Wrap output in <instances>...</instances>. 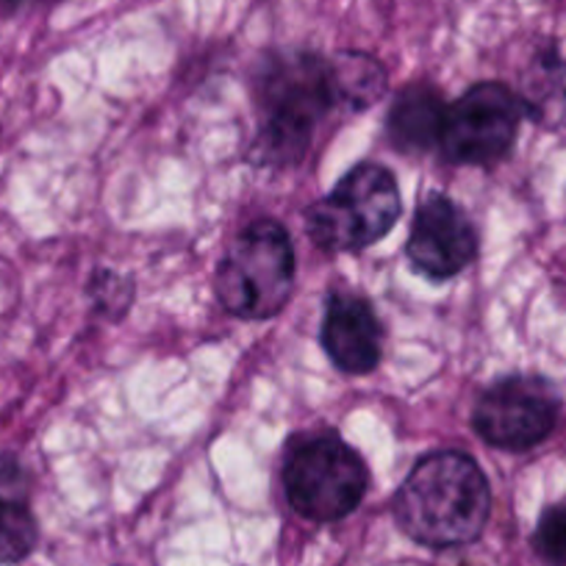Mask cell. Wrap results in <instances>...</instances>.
<instances>
[{"label":"cell","mask_w":566,"mask_h":566,"mask_svg":"<svg viewBox=\"0 0 566 566\" xmlns=\"http://www.w3.org/2000/svg\"><path fill=\"white\" fill-rule=\"evenodd\" d=\"M345 53L323 59L317 53H283L261 73V156L277 165L301 161L312 148L319 123L334 108H361L350 90Z\"/></svg>","instance_id":"6da1fadb"},{"label":"cell","mask_w":566,"mask_h":566,"mask_svg":"<svg viewBox=\"0 0 566 566\" xmlns=\"http://www.w3.org/2000/svg\"><path fill=\"white\" fill-rule=\"evenodd\" d=\"M391 505L406 536L448 549L481 536L492 514V489L472 455L439 450L417 461Z\"/></svg>","instance_id":"7a4b0ae2"},{"label":"cell","mask_w":566,"mask_h":566,"mask_svg":"<svg viewBox=\"0 0 566 566\" xmlns=\"http://www.w3.org/2000/svg\"><path fill=\"white\" fill-rule=\"evenodd\" d=\"M295 286V248L277 222L259 220L228 248L214 277L217 301L242 319H266L281 312Z\"/></svg>","instance_id":"3957f363"},{"label":"cell","mask_w":566,"mask_h":566,"mask_svg":"<svg viewBox=\"0 0 566 566\" xmlns=\"http://www.w3.org/2000/svg\"><path fill=\"white\" fill-rule=\"evenodd\" d=\"M400 217L397 181L384 165H358L308 206L306 231L319 248L350 253L384 239Z\"/></svg>","instance_id":"277c9868"},{"label":"cell","mask_w":566,"mask_h":566,"mask_svg":"<svg viewBox=\"0 0 566 566\" xmlns=\"http://www.w3.org/2000/svg\"><path fill=\"white\" fill-rule=\"evenodd\" d=\"M367 464L339 433H319L295 444L283 464L286 497L312 522H336L353 514L367 494Z\"/></svg>","instance_id":"5b68a950"},{"label":"cell","mask_w":566,"mask_h":566,"mask_svg":"<svg viewBox=\"0 0 566 566\" xmlns=\"http://www.w3.org/2000/svg\"><path fill=\"white\" fill-rule=\"evenodd\" d=\"M525 117L527 103L514 90L497 81L475 84L444 108L439 145L455 165H494L511 150Z\"/></svg>","instance_id":"8992f818"},{"label":"cell","mask_w":566,"mask_h":566,"mask_svg":"<svg viewBox=\"0 0 566 566\" xmlns=\"http://www.w3.org/2000/svg\"><path fill=\"white\" fill-rule=\"evenodd\" d=\"M558 413V395L547 380L511 375L483 391L472 424L478 437L492 448L522 453L542 444L555 431Z\"/></svg>","instance_id":"52a82bcc"},{"label":"cell","mask_w":566,"mask_h":566,"mask_svg":"<svg viewBox=\"0 0 566 566\" xmlns=\"http://www.w3.org/2000/svg\"><path fill=\"white\" fill-rule=\"evenodd\" d=\"M406 253L424 277L448 281L475 261L478 233L453 200L431 195L413 214Z\"/></svg>","instance_id":"ba28073f"},{"label":"cell","mask_w":566,"mask_h":566,"mask_svg":"<svg viewBox=\"0 0 566 566\" xmlns=\"http://www.w3.org/2000/svg\"><path fill=\"white\" fill-rule=\"evenodd\" d=\"M380 323L373 306L353 292H334L323 317V347L347 375H367L380 361Z\"/></svg>","instance_id":"9c48e42d"},{"label":"cell","mask_w":566,"mask_h":566,"mask_svg":"<svg viewBox=\"0 0 566 566\" xmlns=\"http://www.w3.org/2000/svg\"><path fill=\"white\" fill-rule=\"evenodd\" d=\"M40 542L29 503V478L14 459L0 455V564L29 558Z\"/></svg>","instance_id":"30bf717a"},{"label":"cell","mask_w":566,"mask_h":566,"mask_svg":"<svg viewBox=\"0 0 566 566\" xmlns=\"http://www.w3.org/2000/svg\"><path fill=\"white\" fill-rule=\"evenodd\" d=\"M444 119V103L433 86L411 84L397 95L395 106H391L389 119V139L397 148L413 154V150H428L439 145V134H442Z\"/></svg>","instance_id":"8fae6325"},{"label":"cell","mask_w":566,"mask_h":566,"mask_svg":"<svg viewBox=\"0 0 566 566\" xmlns=\"http://www.w3.org/2000/svg\"><path fill=\"white\" fill-rule=\"evenodd\" d=\"M527 112H549L553 103L566 108V40L547 42L536 53L527 75Z\"/></svg>","instance_id":"7c38bea8"},{"label":"cell","mask_w":566,"mask_h":566,"mask_svg":"<svg viewBox=\"0 0 566 566\" xmlns=\"http://www.w3.org/2000/svg\"><path fill=\"white\" fill-rule=\"evenodd\" d=\"M536 549L553 566H566V503L544 511L536 527Z\"/></svg>","instance_id":"4fadbf2b"},{"label":"cell","mask_w":566,"mask_h":566,"mask_svg":"<svg viewBox=\"0 0 566 566\" xmlns=\"http://www.w3.org/2000/svg\"><path fill=\"white\" fill-rule=\"evenodd\" d=\"M51 0H0V9L3 12H25V9H34V7H45Z\"/></svg>","instance_id":"5bb4252c"}]
</instances>
